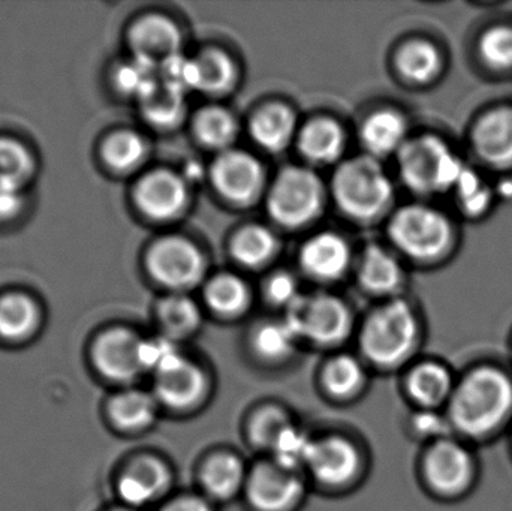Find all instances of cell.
I'll use <instances>...</instances> for the list:
<instances>
[{
	"label": "cell",
	"instance_id": "cell-1",
	"mask_svg": "<svg viewBox=\"0 0 512 511\" xmlns=\"http://www.w3.org/2000/svg\"><path fill=\"white\" fill-rule=\"evenodd\" d=\"M451 432L480 447L507 437L512 428V365L480 359L457 375L453 396L445 408Z\"/></svg>",
	"mask_w": 512,
	"mask_h": 511
},
{
	"label": "cell",
	"instance_id": "cell-2",
	"mask_svg": "<svg viewBox=\"0 0 512 511\" xmlns=\"http://www.w3.org/2000/svg\"><path fill=\"white\" fill-rule=\"evenodd\" d=\"M481 474L483 467L477 447L456 435L426 444L421 453V483L427 494L441 503L468 500L477 491Z\"/></svg>",
	"mask_w": 512,
	"mask_h": 511
},
{
	"label": "cell",
	"instance_id": "cell-3",
	"mask_svg": "<svg viewBox=\"0 0 512 511\" xmlns=\"http://www.w3.org/2000/svg\"><path fill=\"white\" fill-rule=\"evenodd\" d=\"M400 176L420 195L453 194L466 162L444 138L435 134L408 140L399 152Z\"/></svg>",
	"mask_w": 512,
	"mask_h": 511
},
{
	"label": "cell",
	"instance_id": "cell-4",
	"mask_svg": "<svg viewBox=\"0 0 512 511\" xmlns=\"http://www.w3.org/2000/svg\"><path fill=\"white\" fill-rule=\"evenodd\" d=\"M420 341L417 314L408 302L396 299L369 318L361 335V348L379 368L394 369L414 359Z\"/></svg>",
	"mask_w": 512,
	"mask_h": 511
},
{
	"label": "cell",
	"instance_id": "cell-5",
	"mask_svg": "<svg viewBox=\"0 0 512 511\" xmlns=\"http://www.w3.org/2000/svg\"><path fill=\"white\" fill-rule=\"evenodd\" d=\"M388 231L403 254L421 263L445 260L457 245L453 219L426 204H409L397 210Z\"/></svg>",
	"mask_w": 512,
	"mask_h": 511
},
{
	"label": "cell",
	"instance_id": "cell-6",
	"mask_svg": "<svg viewBox=\"0 0 512 511\" xmlns=\"http://www.w3.org/2000/svg\"><path fill=\"white\" fill-rule=\"evenodd\" d=\"M333 191L340 209L358 219L378 215L393 197L390 179L372 158L345 162L334 174Z\"/></svg>",
	"mask_w": 512,
	"mask_h": 511
},
{
	"label": "cell",
	"instance_id": "cell-7",
	"mask_svg": "<svg viewBox=\"0 0 512 511\" xmlns=\"http://www.w3.org/2000/svg\"><path fill=\"white\" fill-rule=\"evenodd\" d=\"M286 323L298 336L318 345L339 344L351 330V315L336 297H297L289 305Z\"/></svg>",
	"mask_w": 512,
	"mask_h": 511
},
{
	"label": "cell",
	"instance_id": "cell-8",
	"mask_svg": "<svg viewBox=\"0 0 512 511\" xmlns=\"http://www.w3.org/2000/svg\"><path fill=\"white\" fill-rule=\"evenodd\" d=\"M321 201L322 185L318 177L304 168L291 167L274 182L268 210L279 224L300 227L315 218Z\"/></svg>",
	"mask_w": 512,
	"mask_h": 511
},
{
	"label": "cell",
	"instance_id": "cell-9",
	"mask_svg": "<svg viewBox=\"0 0 512 511\" xmlns=\"http://www.w3.org/2000/svg\"><path fill=\"white\" fill-rule=\"evenodd\" d=\"M475 158L493 171L512 170V105L490 107L481 113L469 132Z\"/></svg>",
	"mask_w": 512,
	"mask_h": 511
},
{
	"label": "cell",
	"instance_id": "cell-10",
	"mask_svg": "<svg viewBox=\"0 0 512 511\" xmlns=\"http://www.w3.org/2000/svg\"><path fill=\"white\" fill-rule=\"evenodd\" d=\"M141 344L131 330L111 329L99 335L92 345V363L96 371L113 383L126 384L143 374Z\"/></svg>",
	"mask_w": 512,
	"mask_h": 511
},
{
	"label": "cell",
	"instance_id": "cell-11",
	"mask_svg": "<svg viewBox=\"0 0 512 511\" xmlns=\"http://www.w3.org/2000/svg\"><path fill=\"white\" fill-rule=\"evenodd\" d=\"M147 266L161 284L185 288L201 278L204 260L194 243L182 237H168L153 246Z\"/></svg>",
	"mask_w": 512,
	"mask_h": 511
},
{
	"label": "cell",
	"instance_id": "cell-12",
	"mask_svg": "<svg viewBox=\"0 0 512 511\" xmlns=\"http://www.w3.org/2000/svg\"><path fill=\"white\" fill-rule=\"evenodd\" d=\"M249 503L258 511H288L304 494V483L295 471L277 464H261L249 473L246 482Z\"/></svg>",
	"mask_w": 512,
	"mask_h": 511
},
{
	"label": "cell",
	"instance_id": "cell-13",
	"mask_svg": "<svg viewBox=\"0 0 512 511\" xmlns=\"http://www.w3.org/2000/svg\"><path fill=\"white\" fill-rule=\"evenodd\" d=\"M459 372L441 359L414 363L406 374L405 390L415 410L445 411Z\"/></svg>",
	"mask_w": 512,
	"mask_h": 511
},
{
	"label": "cell",
	"instance_id": "cell-14",
	"mask_svg": "<svg viewBox=\"0 0 512 511\" xmlns=\"http://www.w3.org/2000/svg\"><path fill=\"white\" fill-rule=\"evenodd\" d=\"M155 377V398L173 410L194 408L206 396L209 387L206 374L183 356L165 366Z\"/></svg>",
	"mask_w": 512,
	"mask_h": 511
},
{
	"label": "cell",
	"instance_id": "cell-15",
	"mask_svg": "<svg viewBox=\"0 0 512 511\" xmlns=\"http://www.w3.org/2000/svg\"><path fill=\"white\" fill-rule=\"evenodd\" d=\"M360 465V453L351 441L328 437L313 441L306 467L319 483L337 488L352 482Z\"/></svg>",
	"mask_w": 512,
	"mask_h": 511
},
{
	"label": "cell",
	"instance_id": "cell-16",
	"mask_svg": "<svg viewBox=\"0 0 512 511\" xmlns=\"http://www.w3.org/2000/svg\"><path fill=\"white\" fill-rule=\"evenodd\" d=\"M171 486V471L161 459L141 456L128 465L119 483L117 492L126 507H143L165 494Z\"/></svg>",
	"mask_w": 512,
	"mask_h": 511
},
{
	"label": "cell",
	"instance_id": "cell-17",
	"mask_svg": "<svg viewBox=\"0 0 512 511\" xmlns=\"http://www.w3.org/2000/svg\"><path fill=\"white\" fill-rule=\"evenodd\" d=\"M213 183L228 200L248 203L262 185V168L255 158L240 150L222 153L212 168Z\"/></svg>",
	"mask_w": 512,
	"mask_h": 511
},
{
	"label": "cell",
	"instance_id": "cell-18",
	"mask_svg": "<svg viewBox=\"0 0 512 511\" xmlns=\"http://www.w3.org/2000/svg\"><path fill=\"white\" fill-rule=\"evenodd\" d=\"M129 42L135 57L161 66L180 54L182 35L173 21L161 15H149L134 24L129 33Z\"/></svg>",
	"mask_w": 512,
	"mask_h": 511
},
{
	"label": "cell",
	"instance_id": "cell-19",
	"mask_svg": "<svg viewBox=\"0 0 512 511\" xmlns=\"http://www.w3.org/2000/svg\"><path fill=\"white\" fill-rule=\"evenodd\" d=\"M186 197L182 177L167 170L147 174L135 189V200L141 212L155 219L173 218L185 206Z\"/></svg>",
	"mask_w": 512,
	"mask_h": 511
},
{
	"label": "cell",
	"instance_id": "cell-20",
	"mask_svg": "<svg viewBox=\"0 0 512 511\" xmlns=\"http://www.w3.org/2000/svg\"><path fill=\"white\" fill-rule=\"evenodd\" d=\"M351 260V251L342 237L333 233L319 234L304 245L301 264L309 275L319 279L339 278Z\"/></svg>",
	"mask_w": 512,
	"mask_h": 511
},
{
	"label": "cell",
	"instance_id": "cell-21",
	"mask_svg": "<svg viewBox=\"0 0 512 511\" xmlns=\"http://www.w3.org/2000/svg\"><path fill=\"white\" fill-rule=\"evenodd\" d=\"M42 312L38 302L24 293H8L0 297V339L23 342L41 327Z\"/></svg>",
	"mask_w": 512,
	"mask_h": 511
},
{
	"label": "cell",
	"instance_id": "cell-22",
	"mask_svg": "<svg viewBox=\"0 0 512 511\" xmlns=\"http://www.w3.org/2000/svg\"><path fill=\"white\" fill-rule=\"evenodd\" d=\"M108 417L119 431L138 434L146 431L158 417V399L141 390H126L111 399Z\"/></svg>",
	"mask_w": 512,
	"mask_h": 511
},
{
	"label": "cell",
	"instance_id": "cell-23",
	"mask_svg": "<svg viewBox=\"0 0 512 511\" xmlns=\"http://www.w3.org/2000/svg\"><path fill=\"white\" fill-rule=\"evenodd\" d=\"M249 474L245 465L231 453L212 456L201 471V483L215 500H230L246 486Z\"/></svg>",
	"mask_w": 512,
	"mask_h": 511
},
{
	"label": "cell",
	"instance_id": "cell-24",
	"mask_svg": "<svg viewBox=\"0 0 512 511\" xmlns=\"http://www.w3.org/2000/svg\"><path fill=\"white\" fill-rule=\"evenodd\" d=\"M444 56L433 42L415 39L408 42L397 56V66L403 77L417 86L438 80L444 71Z\"/></svg>",
	"mask_w": 512,
	"mask_h": 511
},
{
	"label": "cell",
	"instance_id": "cell-25",
	"mask_svg": "<svg viewBox=\"0 0 512 511\" xmlns=\"http://www.w3.org/2000/svg\"><path fill=\"white\" fill-rule=\"evenodd\" d=\"M406 132L408 126L402 114L394 110H381L364 122L361 138L373 155L382 156L396 150L400 152L408 141Z\"/></svg>",
	"mask_w": 512,
	"mask_h": 511
},
{
	"label": "cell",
	"instance_id": "cell-26",
	"mask_svg": "<svg viewBox=\"0 0 512 511\" xmlns=\"http://www.w3.org/2000/svg\"><path fill=\"white\" fill-rule=\"evenodd\" d=\"M478 62L498 75H512V24L496 23L478 35L475 44Z\"/></svg>",
	"mask_w": 512,
	"mask_h": 511
},
{
	"label": "cell",
	"instance_id": "cell-27",
	"mask_svg": "<svg viewBox=\"0 0 512 511\" xmlns=\"http://www.w3.org/2000/svg\"><path fill=\"white\" fill-rule=\"evenodd\" d=\"M295 117L285 105L273 104L255 114L251 123L252 137L267 150H282L294 134Z\"/></svg>",
	"mask_w": 512,
	"mask_h": 511
},
{
	"label": "cell",
	"instance_id": "cell-28",
	"mask_svg": "<svg viewBox=\"0 0 512 511\" xmlns=\"http://www.w3.org/2000/svg\"><path fill=\"white\" fill-rule=\"evenodd\" d=\"M342 128L331 119H316L300 134V150L310 161L328 164L339 158L343 150Z\"/></svg>",
	"mask_w": 512,
	"mask_h": 511
},
{
	"label": "cell",
	"instance_id": "cell-29",
	"mask_svg": "<svg viewBox=\"0 0 512 511\" xmlns=\"http://www.w3.org/2000/svg\"><path fill=\"white\" fill-rule=\"evenodd\" d=\"M403 272L399 261L379 246H370L363 255L360 281L373 293L388 294L402 284Z\"/></svg>",
	"mask_w": 512,
	"mask_h": 511
},
{
	"label": "cell",
	"instance_id": "cell-30",
	"mask_svg": "<svg viewBox=\"0 0 512 511\" xmlns=\"http://www.w3.org/2000/svg\"><path fill=\"white\" fill-rule=\"evenodd\" d=\"M36 173L29 147L11 137H0V186L24 191Z\"/></svg>",
	"mask_w": 512,
	"mask_h": 511
},
{
	"label": "cell",
	"instance_id": "cell-31",
	"mask_svg": "<svg viewBox=\"0 0 512 511\" xmlns=\"http://www.w3.org/2000/svg\"><path fill=\"white\" fill-rule=\"evenodd\" d=\"M457 207L465 218L480 219L486 216L496 200L495 188L484 180L474 168L468 167L453 191Z\"/></svg>",
	"mask_w": 512,
	"mask_h": 511
},
{
	"label": "cell",
	"instance_id": "cell-32",
	"mask_svg": "<svg viewBox=\"0 0 512 511\" xmlns=\"http://www.w3.org/2000/svg\"><path fill=\"white\" fill-rule=\"evenodd\" d=\"M183 95L185 93L167 86L159 78L158 84L144 98L140 99L144 116L153 125H176L185 113Z\"/></svg>",
	"mask_w": 512,
	"mask_h": 511
},
{
	"label": "cell",
	"instance_id": "cell-33",
	"mask_svg": "<svg viewBox=\"0 0 512 511\" xmlns=\"http://www.w3.org/2000/svg\"><path fill=\"white\" fill-rule=\"evenodd\" d=\"M366 383L363 365L351 356H339L324 371L325 389L331 396L348 399L361 392Z\"/></svg>",
	"mask_w": 512,
	"mask_h": 511
},
{
	"label": "cell",
	"instance_id": "cell-34",
	"mask_svg": "<svg viewBox=\"0 0 512 511\" xmlns=\"http://www.w3.org/2000/svg\"><path fill=\"white\" fill-rule=\"evenodd\" d=\"M102 159L116 171H129L137 167L146 155V144L132 131H117L102 144Z\"/></svg>",
	"mask_w": 512,
	"mask_h": 511
},
{
	"label": "cell",
	"instance_id": "cell-35",
	"mask_svg": "<svg viewBox=\"0 0 512 511\" xmlns=\"http://www.w3.org/2000/svg\"><path fill=\"white\" fill-rule=\"evenodd\" d=\"M159 318L168 338L191 335L200 326L198 306L186 296H171L159 306Z\"/></svg>",
	"mask_w": 512,
	"mask_h": 511
},
{
	"label": "cell",
	"instance_id": "cell-36",
	"mask_svg": "<svg viewBox=\"0 0 512 511\" xmlns=\"http://www.w3.org/2000/svg\"><path fill=\"white\" fill-rule=\"evenodd\" d=\"M197 62V89L204 92H224L236 77L233 60L219 50L204 51Z\"/></svg>",
	"mask_w": 512,
	"mask_h": 511
},
{
	"label": "cell",
	"instance_id": "cell-37",
	"mask_svg": "<svg viewBox=\"0 0 512 511\" xmlns=\"http://www.w3.org/2000/svg\"><path fill=\"white\" fill-rule=\"evenodd\" d=\"M236 132V120L224 108H206L195 119V134L198 140L215 149L228 146L236 137Z\"/></svg>",
	"mask_w": 512,
	"mask_h": 511
},
{
	"label": "cell",
	"instance_id": "cell-38",
	"mask_svg": "<svg viewBox=\"0 0 512 511\" xmlns=\"http://www.w3.org/2000/svg\"><path fill=\"white\" fill-rule=\"evenodd\" d=\"M207 302L219 314H239L248 305L249 291L242 279L221 275L210 282L206 291Z\"/></svg>",
	"mask_w": 512,
	"mask_h": 511
},
{
	"label": "cell",
	"instance_id": "cell-39",
	"mask_svg": "<svg viewBox=\"0 0 512 511\" xmlns=\"http://www.w3.org/2000/svg\"><path fill=\"white\" fill-rule=\"evenodd\" d=\"M300 336L288 323H271L256 332V353L268 362H282L294 353L295 342Z\"/></svg>",
	"mask_w": 512,
	"mask_h": 511
},
{
	"label": "cell",
	"instance_id": "cell-40",
	"mask_svg": "<svg viewBox=\"0 0 512 511\" xmlns=\"http://www.w3.org/2000/svg\"><path fill=\"white\" fill-rule=\"evenodd\" d=\"M276 239L267 228L252 225L237 234L233 254L245 266H259L273 255Z\"/></svg>",
	"mask_w": 512,
	"mask_h": 511
},
{
	"label": "cell",
	"instance_id": "cell-41",
	"mask_svg": "<svg viewBox=\"0 0 512 511\" xmlns=\"http://www.w3.org/2000/svg\"><path fill=\"white\" fill-rule=\"evenodd\" d=\"M159 81V66L135 57L116 71V84L122 92L144 98Z\"/></svg>",
	"mask_w": 512,
	"mask_h": 511
},
{
	"label": "cell",
	"instance_id": "cell-42",
	"mask_svg": "<svg viewBox=\"0 0 512 511\" xmlns=\"http://www.w3.org/2000/svg\"><path fill=\"white\" fill-rule=\"evenodd\" d=\"M312 444L313 441L304 432L298 431L292 425L283 432L282 437L271 450L274 455V464L289 471H295L303 465L306 467Z\"/></svg>",
	"mask_w": 512,
	"mask_h": 511
},
{
	"label": "cell",
	"instance_id": "cell-43",
	"mask_svg": "<svg viewBox=\"0 0 512 511\" xmlns=\"http://www.w3.org/2000/svg\"><path fill=\"white\" fill-rule=\"evenodd\" d=\"M291 426L288 416L282 410L276 407H268L256 413L251 428H249V434H251L255 446L261 447V449L273 450L283 432Z\"/></svg>",
	"mask_w": 512,
	"mask_h": 511
},
{
	"label": "cell",
	"instance_id": "cell-44",
	"mask_svg": "<svg viewBox=\"0 0 512 511\" xmlns=\"http://www.w3.org/2000/svg\"><path fill=\"white\" fill-rule=\"evenodd\" d=\"M159 78L162 83L182 93L197 89V62L182 56V53L176 54L159 66Z\"/></svg>",
	"mask_w": 512,
	"mask_h": 511
},
{
	"label": "cell",
	"instance_id": "cell-45",
	"mask_svg": "<svg viewBox=\"0 0 512 511\" xmlns=\"http://www.w3.org/2000/svg\"><path fill=\"white\" fill-rule=\"evenodd\" d=\"M409 428L415 438L423 441L424 446L453 434L445 411L415 410Z\"/></svg>",
	"mask_w": 512,
	"mask_h": 511
},
{
	"label": "cell",
	"instance_id": "cell-46",
	"mask_svg": "<svg viewBox=\"0 0 512 511\" xmlns=\"http://www.w3.org/2000/svg\"><path fill=\"white\" fill-rule=\"evenodd\" d=\"M267 293L274 303H288V305H291L298 297L297 284L288 273H279L268 282Z\"/></svg>",
	"mask_w": 512,
	"mask_h": 511
},
{
	"label": "cell",
	"instance_id": "cell-47",
	"mask_svg": "<svg viewBox=\"0 0 512 511\" xmlns=\"http://www.w3.org/2000/svg\"><path fill=\"white\" fill-rule=\"evenodd\" d=\"M24 207V191L0 186V221H8L20 215Z\"/></svg>",
	"mask_w": 512,
	"mask_h": 511
},
{
	"label": "cell",
	"instance_id": "cell-48",
	"mask_svg": "<svg viewBox=\"0 0 512 511\" xmlns=\"http://www.w3.org/2000/svg\"><path fill=\"white\" fill-rule=\"evenodd\" d=\"M162 511H213L210 504L203 498L182 497L168 504Z\"/></svg>",
	"mask_w": 512,
	"mask_h": 511
},
{
	"label": "cell",
	"instance_id": "cell-49",
	"mask_svg": "<svg viewBox=\"0 0 512 511\" xmlns=\"http://www.w3.org/2000/svg\"><path fill=\"white\" fill-rule=\"evenodd\" d=\"M495 194L496 197L508 198V200H511L512 182H507V180H504V182L501 183V186L495 188Z\"/></svg>",
	"mask_w": 512,
	"mask_h": 511
},
{
	"label": "cell",
	"instance_id": "cell-50",
	"mask_svg": "<svg viewBox=\"0 0 512 511\" xmlns=\"http://www.w3.org/2000/svg\"><path fill=\"white\" fill-rule=\"evenodd\" d=\"M507 440H508V452H510L511 461H512V428L510 429V432H508Z\"/></svg>",
	"mask_w": 512,
	"mask_h": 511
},
{
	"label": "cell",
	"instance_id": "cell-51",
	"mask_svg": "<svg viewBox=\"0 0 512 511\" xmlns=\"http://www.w3.org/2000/svg\"><path fill=\"white\" fill-rule=\"evenodd\" d=\"M108 511H135V509H131V507H116V509H111Z\"/></svg>",
	"mask_w": 512,
	"mask_h": 511
},
{
	"label": "cell",
	"instance_id": "cell-52",
	"mask_svg": "<svg viewBox=\"0 0 512 511\" xmlns=\"http://www.w3.org/2000/svg\"><path fill=\"white\" fill-rule=\"evenodd\" d=\"M510 356H511V365H512V335L510 338Z\"/></svg>",
	"mask_w": 512,
	"mask_h": 511
}]
</instances>
